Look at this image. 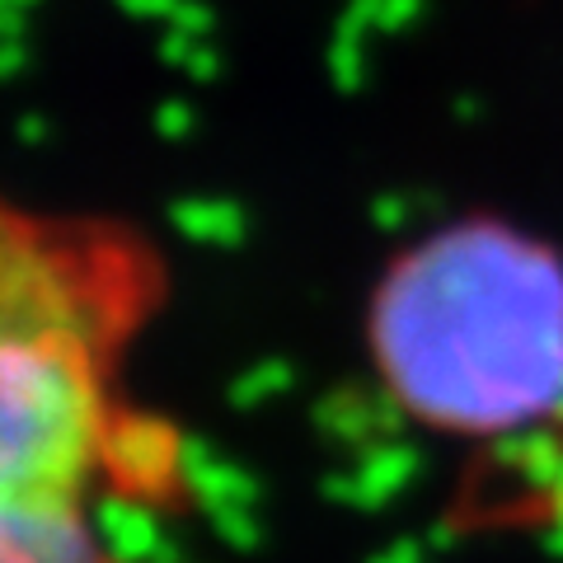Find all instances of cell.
<instances>
[{"label": "cell", "instance_id": "2", "mask_svg": "<svg viewBox=\"0 0 563 563\" xmlns=\"http://www.w3.org/2000/svg\"><path fill=\"white\" fill-rule=\"evenodd\" d=\"M372 352L409 418L512 437L563 413V258L503 221L413 244L376 287Z\"/></svg>", "mask_w": 563, "mask_h": 563}, {"label": "cell", "instance_id": "1", "mask_svg": "<svg viewBox=\"0 0 563 563\" xmlns=\"http://www.w3.org/2000/svg\"><path fill=\"white\" fill-rule=\"evenodd\" d=\"M151 273L113 225L0 198V563H109L99 507Z\"/></svg>", "mask_w": 563, "mask_h": 563}]
</instances>
